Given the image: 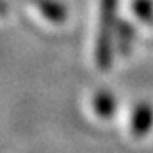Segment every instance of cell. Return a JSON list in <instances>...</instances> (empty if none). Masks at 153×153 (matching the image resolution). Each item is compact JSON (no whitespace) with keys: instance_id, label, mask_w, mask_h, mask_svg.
I'll return each mask as SVG.
<instances>
[{"instance_id":"cell-5","label":"cell","mask_w":153,"mask_h":153,"mask_svg":"<svg viewBox=\"0 0 153 153\" xmlns=\"http://www.w3.org/2000/svg\"><path fill=\"white\" fill-rule=\"evenodd\" d=\"M116 99L114 95L107 90H100L94 95V109H95V114L104 117V119H109L112 117L116 112Z\"/></svg>"},{"instance_id":"cell-3","label":"cell","mask_w":153,"mask_h":153,"mask_svg":"<svg viewBox=\"0 0 153 153\" xmlns=\"http://www.w3.org/2000/svg\"><path fill=\"white\" fill-rule=\"evenodd\" d=\"M153 128V107L148 102H140L131 114V133L141 138L152 131Z\"/></svg>"},{"instance_id":"cell-7","label":"cell","mask_w":153,"mask_h":153,"mask_svg":"<svg viewBox=\"0 0 153 153\" xmlns=\"http://www.w3.org/2000/svg\"><path fill=\"white\" fill-rule=\"evenodd\" d=\"M4 10V5H2V2H0V12Z\"/></svg>"},{"instance_id":"cell-6","label":"cell","mask_w":153,"mask_h":153,"mask_svg":"<svg viewBox=\"0 0 153 153\" xmlns=\"http://www.w3.org/2000/svg\"><path fill=\"white\" fill-rule=\"evenodd\" d=\"M131 9L141 22L153 26V0H133Z\"/></svg>"},{"instance_id":"cell-4","label":"cell","mask_w":153,"mask_h":153,"mask_svg":"<svg viewBox=\"0 0 153 153\" xmlns=\"http://www.w3.org/2000/svg\"><path fill=\"white\" fill-rule=\"evenodd\" d=\"M36 7L49 22L61 24L66 21V7L58 0H36Z\"/></svg>"},{"instance_id":"cell-1","label":"cell","mask_w":153,"mask_h":153,"mask_svg":"<svg viewBox=\"0 0 153 153\" xmlns=\"http://www.w3.org/2000/svg\"><path fill=\"white\" fill-rule=\"evenodd\" d=\"M117 24V0H100V24L95 44V63L100 70H109L114 56V33Z\"/></svg>"},{"instance_id":"cell-2","label":"cell","mask_w":153,"mask_h":153,"mask_svg":"<svg viewBox=\"0 0 153 153\" xmlns=\"http://www.w3.org/2000/svg\"><path fill=\"white\" fill-rule=\"evenodd\" d=\"M136 29L129 21L126 19H117L116 24V33H114V48L119 55L126 56L131 53L133 46L136 43Z\"/></svg>"}]
</instances>
